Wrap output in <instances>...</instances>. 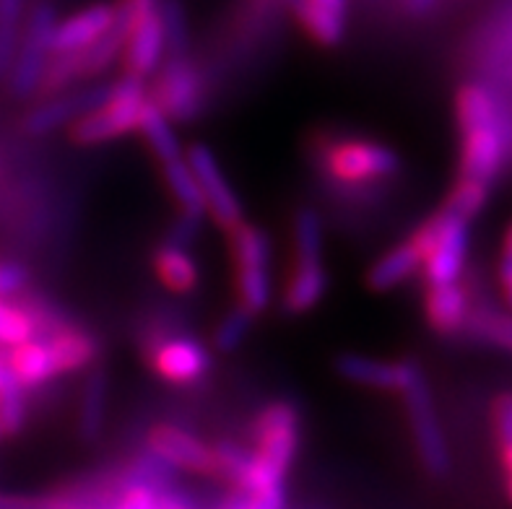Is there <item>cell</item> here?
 I'll return each instance as SVG.
<instances>
[{
    "label": "cell",
    "mask_w": 512,
    "mask_h": 509,
    "mask_svg": "<svg viewBox=\"0 0 512 509\" xmlns=\"http://www.w3.org/2000/svg\"><path fill=\"white\" fill-rule=\"evenodd\" d=\"M253 463L240 486L247 494L284 486L286 473L292 471L302 437V416L289 400H273L253 421Z\"/></svg>",
    "instance_id": "obj_1"
},
{
    "label": "cell",
    "mask_w": 512,
    "mask_h": 509,
    "mask_svg": "<svg viewBox=\"0 0 512 509\" xmlns=\"http://www.w3.org/2000/svg\"><path fill=\"white\" fill-rule=\"evenodd\" d=\"M315 162L338 185H372L401 172V156L370 138H320L312 146Z\"/></svg>",
    "instance_id": "obj_2"
},
{
    "label": "cell",
    "mask_w": 512,
    "mask_h": 509,
    "mask_svg": "<svg viewBox=\"0 0 512 509\" xmlns=\"http://www.w3.org/2000/svg\"><path fill=\"white\" fill-rule=\"evenodd\" d=\"M146 107H149L146 78L125 73L120 81L110 84V94L102 107L86 112L71 125V141L78 146H97L136 133Z\"/></svg>",
    "instance_id": "obj_3"
},
{
    "label": "cell",
    "mask_w": 512,
    "mask_h": 509,
    "mask_svg": "<svg viewBox=\"0 0 512 509\" xmlns=\"http://www.w3.org/2000/svg\"><path fill=\"white\" fill-rule=\"evenodd\" d=\"M234 268V294L255 317L271 307L273 276H271V239L258 224L242 221L227 234Z\"/></svg>",
    "instance_id": "obj_4"
},
{
    "label": "cell",
    "mask_w": 512,
    "mask_h": 509,
    "mask_svg": "<svg viewBox=\"0 0 512 509\" xmlns=\"http://www.w3.org/2000/svg\"><path fill=\"white\" fill-rule=\"evenodd\" d=\"M403 398V406L409 413L411 432H414V445L419 452V460H422L424 471L429 476L442 478L450 473V450L448 439L442 432L440 416H437L435 398H432V390H429L427 374L424 369L411 361V372L406 377V385L398 393Z\"/></svg>",
    "instance_id": "obj_5"
},
{
    "label": "cell",
    "mask_w": 512,
    "mask_h": 509,
    "mask_svg": "<svg viewBox=\"0 0 512 509\" xmlns=\"http://www.w3.org/2000/svg\"><path fill=\"white\" fill-rule=\"evenodd\" d=\"M141 354L159 380L177 387L201 382L214 364L211 348L198 338L167 328L146 330V336H141Z\"/></svg>",
    "instance_id": "obj_6"
},
{
    "label": "cell",
    "mask_w": 512,
    "mask_h": 509,
    "mask_svg": "<svg viewBox=\"0 0 512 509\" xmlns=\"http://www.w3.org/2000/svg\"><path fill=\"white\" fill-rule=\"evenodd\" d=\"M58 26V13L50 3H37L24 21V32L19 39V50L13 58L8 86L16 99L37 97L47 63L52 58V37Z\"/></svg>",
    "instance_id": "obj_7"
},
{
    "label": "cell",
    "mask_w": 512,
    "mask_h": 509,
    "mask_svg": "<svg viewBox=\"0 0 512 509\" xmlns=\"http://www.w3.org/2000/svg\"><path fill=\"white\" fill-rule=\"evenodd\" d=\"M203 71L188 55L167 58L154 73V86L149 99L172 120V123H190L203 110Z\"/></svg>",
    "instance_id": "obj_8"
},
{
    "label": "cell",
    "mask_w": 512,
    "mask_h": 509,
    "mask_svg": "<svg viewBox=\"0 0 512 509\" xmlns=\"http://www.w3.org/2000/svg\"><path fill=\"white\" fill-rule=\"evenodd\" d=\"M188 162L195 174L198 190H201L206 216L219 226L221 232H232L245 221L240 195L234 193V185L221 169L219 159L206 143H193L188 149Z\"/></svg>",
    "instance_id": "obj_9"
},
{
    "label": "cell",
    "mask_w": 512,
    "mask_h": 509,
    "mask_svg": "<svg viewBox=\"0 0 512 509\" xmlns=\"http://www.w3.org/2000/svg\"><path fill=\"white\" fill-rule=\"evenodd\" d=\"M440 229L432 242L427 260L422 265V276L427 286H442L461 281L468 255V221L455 216L453 211L442 206L437 211Z\"/></svg>",
    "instance_id": "obj_10"
},
{
    "label": "cell",
    "mask_w": 512,
    "mask_h": 509,
    "mask_svg": "<svg viewBox=\"0 0 512 509\" xmlns=\"http://www.w3.org/2000/svg\"><path fill=\"white\" fill-rule=\"evenodd\" d=\"M507 154V130L502 117L461 128V180L492 185Z\"/></svg>",
    "instance_id": "obj_11"
},
{
    "label": "cell",
    "mask_w": 512,
    "mask_h": 509,
    "mask_svg": "<svg viewBox=\"0 0 512 509\" xmlns=\"http://www.w3.org/2000/svg\"><path fill=\"white\" fill-rule=\"evenodd\" d=\"M110 94V86H89V89L68 91V94H52L45 104H37L26 112L21 125L29 136H50L58 128L73 125L86 112L102 107Z\"/></svg>",
    "instance_id": "obj_12"
},
{
    "label": "cell",
    "mask_w": 512,
    "mask_h": 509,
    "mask_svg": "<svg viewBox=\"0 0 512 509\" xmlns=\"http://www.w3.org/2000/svg\"><path fill=\"white\" fill-rule=\"evenodd\" d=\"M120 60H123L125 73L138 78L154 76L162 68L164 60H167V34H164V21L159 8L141 16V19L130 21L123 58Z\"/></svg>",
    "instance_id": "obj_13"
},
{
    "label": "cell",
    "mask_w": 512,
    "mask_h": 509,
    "mask_svg": "<svg viewBox=\"0 0 512 509\" xmlns=\"http://www.w3.org/2000/svg\"><path fill=\"white\" fill-rule=\"evenodd\" d=\"M151 452L167 460L175 471L201 473V476H214L216 460L214 447L203 445L201 439L175 424H156L146 439Z\"/></svg>",
    "instance_id": "obj_14"
},
{
    "label": "cell",
    "mask_w": 512,
    "mask_h": 509,
    "mask_svg": "<svg viewBox=\"0 0 512 509\" xmlns=\"http://www.w3.org/2000/svg\"><path fill=\"white\" fill-rule=\"evenodd\" d=\"M333 367H336L338 377L351 382V385L383 390V393H401L411 372V359L383 361L375 359V356L344 351V354L336 356Z\"/></svg>",
    "instance_id": "obj_15"
},
{
    "label": "cell",
    "mask_w": 512,
    "mask_h": 509,
    "mask_svg": "<svg viewBox=\"0 0 512 509\" xmlns=\"http://www.w3.org/2000/svg\"><path fill=\"white\" fill-rule=\"evenodd\" d=\"M117 8L110 3H97L84 11L73 13L68 19L58 21L55 37H52V55L55 52H78L91 47L97 39L110 32L115 24Z\"/></svg>",
    "instance_id": "obj_16"
},
{
    "label": "cell",
    "mask_w": 512,
    "mask_h": 509,
    "mask_svg": "<svg viewBox=\"0 0 512 509\" xmlns=\"http://www.w3.org/2000/svg\"><path fill=\"white\" fill-rule=\"evenodd\" d=\"M328 286H331V276H328L323 260H294L289 281L281 294L284 312L294 317L307 315L323 302Z\"/></svg>",
    "instance_id": "obj_17"
},
{
    "label": "cell",
    "mask_w": 512,
    "mask_h": 509,
    "mask_svg": "<svg viewBox=\"0 0 512 509\" xmlns=\"http://www.w3.org/2000/svg\"><path fill=\"white\" fill-rule=\"evenodd\" d=\"M468 312H471V302H468V291L461 281L442 286H427L424 291V317L427 325L440 336H455L466 330Z\"/></svg>",
    "instance_id": "obj_18"
},
{
    "label": "cell",
    "mask_w": 512,
    "mask_h": 509,
    "mask_svg": "<svg viewBox=\"0 0 512 509\" xmlns=\"http://www.w3.org/2000/svg\"><path fill=\"white\" fill-rule=\"evenodd\" d=\"M424 255L422 250L416 247V242L411 237H406L403 242H398L396 247H390L385 255L375 260V263L367 268V276H364V284L367 289H372L375 294H385V291H393L398 286H403L411 276L422 271Z\"/></svg>",
    "instance_id": "obj_19"
},
{
    "label": "cell",
    "mask_w": 512,
    "mask_h": 509,
    "mask_svg": "<svg viewBox=\"0 0 512 509\" xmlns=\"http://www.w3.org/2000/svg\"><path fill=\"white\" fill-rule=\"evenodd\" d=\"M294 13L318 45L336 47L346 37L349 0H294Z\"/></svg>",
    "instance_id": "obj_20"
},
{
    "label": "cell",
    "mask_w": 512,
    "mask_h": 509,
    "mask_svg": "<svg viewBox=\"0 0 512 509\" xmlns=\"http://www.w3.org/2000/svg\"><path fill=\"white\" fill-rule=\"evenodd\" d=\"M6 367L19 377L26 390H39L55 377H63L58 356L45 338H34V341L8 348Z\"/></svg>",
    "instance_id": "obj_21"
},
{
    "label": "cell",
    "mask_w": 512,
    "mask_h": 509,
    "mask_svg": "<svg viewBox=\"0 0 512 509\" xmlns=\"http://www.w3.org/2000/svg\"><path fill=\"white\" fill-rule=\"evenodd\" d=\"M151 268H154L159 284L164 289L175 291V294H190L201 284L198 263L188 252V247L169 242V239H164L162 245H156L154 255H151Z\"/></svg>",
    "instance_id": "obj_22"
},
{
    "label": "cell",
    "mask_w": 512,
    "mask_h": 509,
    "mask_svg": "<svg viewBox=\"0 0 512 509\" xmlns=\"http://www.w3.org/2000/svg\"><path fill=\"white\" fill-rule=\"evenodd\" d=\"M45 341H50L63 374L84 372V369L94 367L99 359L97 336L81 328L78 323H71L65 325V328L55 330V333L45 336Z\"/></svg>",
    "instance_id": "obj_23"
},
{
    "label": "cell",
    "mask_w": 512,
    "mask_h": 509,
    "mask_svg": "<svg viewBox=\"0 0 512 509\" xmlns=\"http://www.w3.org/2000/svg\"><path fill=\"white\" fill-rule=\"evenodd\" d=\"M107 403H110V377L104 369H91L89 377L81 385L78 398V437L84 442H94L102 434L107 419Z\"/></svg>",
    "instance_id": "obj_24"
},
{
    "label": "cell",
    "mask_w": 512,
    "mask_h": 509,
    "mask_svg": "<svg viewBox=\"0 0 512 509\" xmlns=\"http://www.w3.org/2000/svg\"><path fill=\"white\" fill-rule=\"evenodd\" d=\"M26 421H29V390L6 367L3 382H0V429H3V437H16V434L24 432Z\"/></svg>",
    "instance_id": "obj_25"
},
{
    "label": "cell",
    "mask_w": 512,
    "mask_h": 509,
    "mask_svg": "<svg viewBox=\"0 0 512 509\" xmlns=\"http://www.w3.org/2000/svg\"><path fill=\"white\" fill-rule=\"evenodd\" d=\"M39 338V328L32 312L16 299H0V346L13 348Z\"/></svg>",
    "instance_id": "obj_26"
},
{
    "label": "cell",
    "mask_w": 512,
    "mask_h": 509,
    "mask_svg": "<svg viewBox=\"0 0 512 509\" xmlns=\"http://www.w3.org/2000/svg\"><path fill=\"white\" fill-rule=\"evenodd\" d=\"M294 260H323V221L318 211L299 208L292 221Z\"/></svg>",
    "instance_id": "obj_27"
},
{
    "label": "cell",
    "mask_w": 512,
    "mask_h": 509,
    "mask_svg": "<svg viewBox=\"0 0 512 509\" xmlns=\"http://www.w3.org/2000/svg\"><path fill=\"white\" fill-rule=\"evenodd\" d=\"M253 320V312H247L242 304L234 302L232 310L216 323L214 336H211L214 351H219V354H234V351H240V346L247 341L250 330H253Z\"/></svg>",
    "instance_id": "obj_28"
},
{
    "label": "cell",
    "mask_w": 512,
    "mask_h": 509,
    "mask_svg": "<svg viewBox=\"0 0 512 509\" xmlns=\"http://www.w3.org/2000/svg\"><path fill=\"white\" fill-rule=\"evenodd\" d=\"M214 460L216 471L214 478H224L234 489H240L245 484V476L253 463V450H247L245 445L234 442V439H224L214 447Z\"/></svg>",
    "instance_id": "obj_29"
},
{
    "label": "cell",
    "mask_w": 512,
    "mask_h": 509,
    "mask_svg": "<svg viewBox=\"0 0 512 509\" xmlns=\"http://www.w3.org/2000/svg\"><path fill=\"white\" fill-rule=\"evenodd\" d=\"M24 0H0V78H8L21 39Z\"/></svg>",
    "instance_id": "obj_30"
},
{
    "label": "cell",
    "mask_w": 512,
    "mask_h": 509,
    "mask_svg": "<svg viewBox=\"0 0 512 509\" xmlns=\"http://www.w3.org/2000/svg\"><path fill=\"white\" fill-rule=\"evenodd\" d=\"M466 330L481 341L494 343L512 354V315H500L492 310H471Z\"/></svg>",
    "instance_id": "obj_31"
},
{
    "label": "cell",
    "mask_w": 512,
    "mask_h": 509,
    "mask_svg": "<svg viewBox=\"0 0 512 509\" xmlns=\"http://www.w3.org/2000/svg\"><path fill=\"white\" fill-rule=\"evenodd\" d=\"M487 200H489V185H484V182H474V180H458L455 190L448 195V200H445V208L453 211L455 216L471 221L481 208L487 206Z\"/></svg>",
    "instance_id": "obj_32"
},
{
    "label": "cell",
    "mask_w": 512,
    "mask_h": 509,
    "mask_svg": "<svg viewBox=\"0 0 512 509\" xmlns=\"http://www.w3.org/2000/svg\"><path fill=\"white\" fill-rule=\"evenodd\" d=\"M162 21L164 34H167V58H180L188 55V21H185V8L180 0H162Z\"/></svg>",
    "instance_id": "obj_33"
},
{
    "label": "cell",
    "mask_w": 512,
    "mask_h": 509,
    "mask_svg": "<svg viewBox=\"0 0 512 509\" xmlns=\"http://www.w3.org/2000/svg\"><path fill=\"white\" fill-rule=\"evenodd\" d=\"M29 268L19 260H0V299H19L29 289Z\"/></svg>",
    "instance_id": "obj_34"
},
{
    "label": "cell",
    "mask_w": 512,
    "mask_h": 509,
    "mask_svg": "<svg viewBox=\"0 0 512 509\" xmlns=\"http://www.w3.org/2000/svg\"><path fill=\"white\" fill-rule=\"evenodd\" d=\"M492 424H494V434H497V439H500V447L510 445L512 442V393H502L494 398Z\"/></svg>",
    "instance_id": "obj_35"
},
{
    "label": "cell",
    "mask_w": 512,
    "mask_h": 509,
    "mask_svg": "<svg viewBox=\"0 0 512 509\" xmlns=\"http://www.w3.org/2000/svg\"><path fill=\"white\" fill-rule=\"evenodd\" d=\"M156 491L146 486H123L120 499L110 509H154Z\"/></svg>",
    "instance_id": "obj_36"
},
{
    "label": "cell",
    "mask_w": 512,
    "mask_h": 509,
    "mask_svg": "<svg viewBox=\"0 0 512 509\" xmlns=\"http://www.w3.org/2000/svg\"><path fill=\"white\" fill-rule=\"evenodd\" d=\"M247 509H286V489L276 486V489L247 494Z\"/></svg>",
    "instance_id": "obj_37"
},
{
    "label": "cell",
    "mask_w": 512,
    "mask_h": 509,
    "mask_svg": "<svg viewBox=\"0 0 512 509\" xmlns=\"http://www.w3.org/2000/svg\"><path fill=\"white\" fill-rule=\"evenodd\" d=\"M154 509H195V507L188 502V497H182L180 491H175L172 486H169V489L156 494Z\"/></svg>",
    "instance_id": "obj_38"
},
{
    "label": "cell",
    "mask_w": 512,
    "mask_h": 509,
    "mask_svg": "<svg viewBox=\"0 0 512 509\" xmlns=\"http://www.w3.org/2000/svg\"><path fill=\"white\" fill-rule=\"evenodd\" d=\"M39 497H21V494H3L0 491V509H29L37 507Z\"/></svg>",
    "instance_id": "obj_39"
},
{
    "label": "cell",
    "mask_w": 512,
    "mask_h": 509,
    "mask_svg": "<svg viewBox=\"0 0 512 509\" xmlns=\"http://www.w3.org/2000/svg\"><path fill=\"white\" fill-rule=\"evenodd\" d=\"M500 284H502V291H505L507 304L512 307V260L510 258H502L500 263Z\"/></svg>",
    "instance_id": "obj_40"
},
{
    "label": "cell",
    "mask_w": 512,
    "mask_h": 509,
    "mask_svg": "<svg viewBox=\"0 0 512 509\" xmlns=\"http://www.w3.org/2000/svg\"><path fill=\"white\" fill-rule=\"evenodd\" d=\"M437 0H403V8L409 16H424V13L432 11Z\"/></svg>",
    "instance_id": "obj_41"
},
{
    "label": "cell",
    "mask_w": 512,
    "mask_h": 509,
    "mask_svg": "<svg viewBox=\"0 0 512 509\" xmlns=\"http://www.w3.org/2000/svg\"><path fill=\"white\" fill-rule=\"evenodd\" d=\"M219 509H247V491L234 489L232 494L219 504Z\"/></svg>",
    "instance_id": "obj_42"
},
{
    "label": "cell",
    "mask_w": 512,
    "mask_h": 509,
    "mask_svg": "<svg viewBox=\"0 0 512 509\" xmlns=\"http://www.w3.org/2000/svg\"><path fill=\"white\" fill-rule=\"evenodd\" d=\"M502 465H505L507 473H512V442L502 445Z\"/></svg>",
    "instance_id": "obj_43"
},
{
    "label": "cell",
    "mask_w": 512,
    "mask_h": 509,
    "mask_svg": "<svg viewBox=\"0 0 512 509\" xmlns=\"http://www.w3.org/2000/svg\"><path fill=\"white\" fill-rule=\"evenodd\" d=\"M502 252H505V258H510V260H512V224L507 226L505 242H502Z\"/></svg>",
    "instance_id": "obj_44"
},
{
    "label": "cell",
    "mask_w": 512,
    "mask_h": 509,
    "mask_svg": "<svg viewBox=\"0 0 512 509\" xmlns=\"http://www.w3.org/2000/svg\"><path fill=\"white\" fill-rule=\"evenodd\" d=\"M3 372H6V356H0V382H3Z\"/></svg>",
    "instance_id": "obj_45"
},
{
    "label": "cell",
    "mask_w": 512,
    "mask_h": 509,
    "mask_svg": "<svg viewBox=\"0 0 512 509\" xmlns=\"http://www.w3.org/2000/svg\"><path fill=\"white\" fill-rule=\"evenodd\" d=\"M510 476V481H507V491H510V499H512V473H507Z\"/></svg>",
    "instance_id": "obj_46"
},
{
    "label": "cell",
    "mask_w": 512,
    "mask_h": 509,
    "mask_svg": "<svg viewBox=\"0 0 512 509\" xmlns=\"http://www.w3.org/2000/svg\"><path fill=\"white\" fill-rule=\"evenodd\" d=\"M29 509H42V497H39V504H37V507H29Z\"/></svg>",
    "instance_id": "obj_47"
},
{
    "label": "cell",
    "mask_w": 512,
    "mask_h": 509,
    "mask_svg": "<svg viewBox=\"0 0 512 509\" xmlns=\"http://www.w3.org/2000/svg\"><path fill=\"white\" fill-rule=\"evenodd\" d=\"M0 439H3V429H0Z\"/></svg>",
    "instance_id": "obj_48"
}]
</instances>
